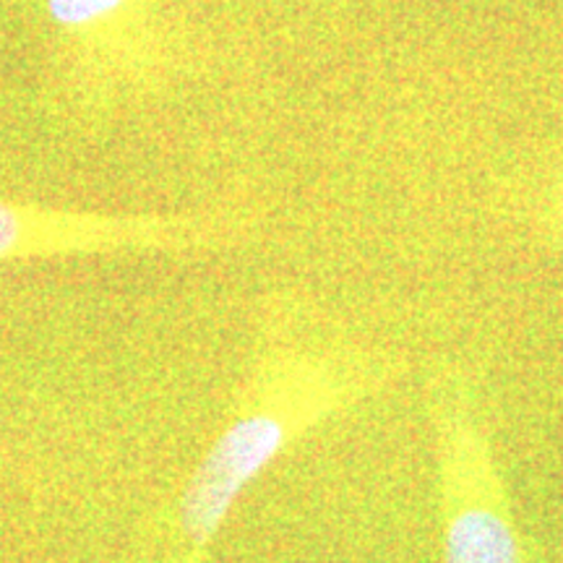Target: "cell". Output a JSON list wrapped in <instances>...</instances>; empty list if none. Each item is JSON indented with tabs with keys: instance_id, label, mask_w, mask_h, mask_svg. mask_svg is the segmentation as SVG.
<instances>
[{
	"instance_id": "6da1fadb",
	"label": "cell",
	"mask_w": 563,
	"mask_h": 563,
	"mask_svg": "<svg viewBox=\"0 0 563 563\" xmlns=\"http://www.w3.org/2000/svg\"><path fill=\"white\" fill-rule=\"evenodd\" d=\"M355 365L321 355L274 352L238 402L180 498L178 530L186 563H201L243 490L282 452L368 397Z\"/></svg>"
},
{
	"instance_id": "3957f363",
	"label": "cell",
	"mask_w": 563,
	"mask_h": 563,
	"mask_svg": "<svg viewBox=\"0 0 563 563\" xmlns=\"http://www.w3.org/2000/svg\"><path fill=\"white\" fill-rule=\"evenodd\" d=\"M199 222L178 217H115L0 199V264L87 253L183 251L201 245Z\"/></svg>"
},
{
	"instance_id": "7a4b0ae2",
	"label": "cell",
	"mask_w": 563,
	"mask_h": 563,
	"mask_svg": "<svg viewBox=\"0 0 563 563\" xmlns=\"http://www.w3.org/2000/svg\"><path fill=\"white\" fill-rule=\"evenodd\" d=\"M441 563H532L481 402L460 378L431 394Z\"/></svg>"
},
{
	"instance_id": "277c9868",
	"label": "cell",
	"mask_w": 563,
	"mask_h": 563,
	"mask_svg": "<svg viewBox=\"0 0 563 563\" xmlns=\"http://www.w3.org/2000/svg\"><path fill=\"white\" fill-rule=\"evenodd\" d=\"M58 58L91 87H121L144 66L154 0H45Z\"/></svg>"
}]
</instances>
